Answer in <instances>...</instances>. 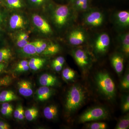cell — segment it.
<instances>
[{
  "mask_svg": "<svg viewBox=\"0 0 129 129\" xmlns=\"http://www.w3.org/2000/svg\"><path fill=\"white\" fill-rule=\"evenodd\" d=\"M85 99L84 92L79 85L72 86L68 91L65 108L68 112H73L81 106Z\"/></svg>",
  "mask_w": 129,
  "mask_h": 129,
  "instance_id": "1",
  "label": "cell"
},
{
  "mask_svg": "<svg viewBox=\"0 0 129 129\" xmlns=\"http://www.w3.org/2000/svg\"><path fill=\"white\" fill-rule=\"evenodd\" d=\"M96 82L101 92L109 99H112L115 95V84L109 75L105 72H99L97 74Z\"/></svg>",
  "mask_w": 129,
  "mask_h": 129,
  "instance_id": "2",
  "label": "cell"
},
{
  "mask_svg": "<svg viewBox=\"0 0 129 129\" xmlns=\"http://www.w3.org/2000/svg\"><path fill=\"white\" fill-rule=\"evenodd\" d=\"M72 15V10L67 5H58L53 14L54 23L58 27L64 26L69 21Z\"/></svg>",
  "mask_w": 129,
  "mask_h": 129,
  "instance_id": "3",
  "label": "cell"
},
{
  "mask_svg": "<svg viewBox=\"0 0 129 129\" xmlns=\"http://www.w3.org/2000/svg\"><path fill=\"white\" fill-rule=\"evenodd\" d=\"M108 113L105 109L96 107L89 109L81 115L79 122L81 123L104 119L107 117Z\"/></svg>",
  "mask_w": 129,
  "mask_h": 129,
  "instance_id": "4",
  "label": "cell"
},
{
  "mask_svg": "<svg viewBox=\"0 0 129 129\" xmlns=\"http://www.w3.org/2000/svg\"><path fill=\"white\" fill-rule=\"evenodd\" d=\"M104 15L98 10H91L84 16V21L86 25L91 27H98L104 22Z\"/></svg>",
  "mask_w": 129,
  "mask_h": 129,
  "instance_id": "5",
  "label": "cell"
},
{
  "mask_svg": "<svg viewBox=\"0 0 129 129\" xmlns=\"http://www.w3.org/2000/svg\"><path fill=\"white\" fill-rule=\"evenodd\" d=\"M110 42V37L107 33L99 35L95 42L94 49L96 53L98 54L105 53L109 46Z\"/></svg>",
  "mask_w": 129,
  "mask_h": 129,
  "instance_id": "6",
  "label": "cell"
},
{
  "mask_svg": "<svg viewBox=\"0 0 129 129\" xmlns=\"http://www.w3.org/2000/svg\"><path fill=\"white\" fill-rule=\"evenodd\" d=\"M86 35L84 30L78 28L72 30L69 35L68 39L70 45L78 46L81 45L85 42Z\"/></svg>",
  "mask_w": 129,
  "mask_h": 129,
  "instance_id": "7",
  "label": "cell"
},
{
  "mask_svg": "<svg viewBox=\"0 0 129 129\" xmlns=\"http://www.w3.org/2000/svg\"><path fill=\"white\" fill-rule=\"evenodd\" d=\"M32 20L36 27L43 34H49L52 32L50 25L41 16L38 14H34L32 16Z\"/></svg>",
  "mask_w": 129,
  "mask_h": 129,
  "instance_id": "8",
  "label": "cell"
},
{
  "mask_svg": "<svg viewBox=\"0 0 129 129\" xmlns=\"http://www.w3.org/2000/svg\"><path fill=\"white\" fill-rule=\"evenodd\" d=\"M74 57L77 64L81 68H84L89 63V59L85 52L80 49H76L74 51Z\"/></svg>",
  "mask_w": 129,
  "mask_h": 129,
  "instance_id": "9",
  "label": "cell"
},
{
  "mask_svg": "<svg viewBox=\"0 0 129 129\" xmlns=\"http://www.w3.org/2000/svg\"><path fill=\"white\" fill-rule=\"evenodd\" d=\"M19 94L24 97H29L33 93L32 84L28 80H22L17 83Z\"/></svg>",
  "mask_w": 129,
  "mask_h": 129,
  "instance_id": "10",
  "label": "cell"
},
{
  "mask_svg": "<svg viewBox=\"0 0 129 129\" xmlns=\"http://www.w3.org/2000/svg\"><path fill=\"white\" fill-rule=\"evenodd\" d=\"M115 22L118 26L126 28L129 25V13L127 11H120L115 15Z\"/></svg>",
  "mask_w": 129,
  "mask_h": 129,
  "instance_id": "11",
  "label": "cell"
},
{
  "mask_svg": "<svg viewBox=\"0 0 129 129\" xmlns=\"http://www.w3.org/2000/svg\"><path fill=\"white\" fill-rule=\"evenodd\" d=\"M53 94V90L48 86H42L37 89L36 92V98L41 102L47 101Z\"/></svg>",
  "mask_w": 129,
  "mask_h": 129,
  "instance_id": "12",
  "label": "cell"
},
{
  "mask_svg": "<svg viewBox=\"0 0 129 129\" xmlns=\"http://www.w3.org/2000/svg\"><path fill=\"white\" fill-rule=\"evenodd\" d=\"M25 22L23 17L18 14H14L11 16L9 20V25L12 29L22 28L24 27Z\"/></svg>",
  "mask_w": 129,
  "mask_h": 129,
  "instance_id": "13",
  "label": "cell"
},
{
  "mask_svg": "<svg viewBox=\"0 0 129 129\" xmlns=\"http://www.w3.org/2000/svg\"><path fill=\"white\" fill-rule=\"evenodd\" d=\"M57 82L56 77L50 74H44L41 76L39 78L40 84L42 86H54Z\"/></svg>",
  "mask_w": 129,
  "mask_h": 129,
  "instance_id": "14",
  "label": "cell"
},
{
  "mask_svg": "<svg viewBox=\"0 0 129 129\" xmlns=\"http://www.w3.org/2000/svg\"><path fill=\"white\" fill-rule=\"evenodd\" d=\"M111 62L116 72L118 74L122 73L123 69V58L121 55L115 54L111 58Z\"/></svg>",
  "mask_w": 129,
  "mask_h": 129,
  "instance_id": "15",
  "label": "cell"
},
{
  "mask_svg": "<svg viewBox=\"0 0 129 129\" xmlns=\"http://www.w3.org/2000/svg\"><path fill=\"white\" fill-rule=\"evenodd\" d=\"M18 99V97L12 91L4 90L0 93V102H7Z\"/></svg>",
  "mask_w": 129,
  "mask_h": 129,
  "instance_id": "16",
  "label": "cell"
},
{
  "mask_svg": "<svg viewBox=\"0 0 129 129\" xmlns=\"http://www.w3.org/2000/svg\"><path fill=\"white\" fill-rule=\"evenodd\" d=\"M46 60L44 58L39 57L32 58L28 62L29 68L34 70L37 71L44 66Z\"/></svg>",
  "mask_w": 129,
  "mask_h": 129,
  "instance_id": "17",
  "label": "cell"
},
{
  "mask_svg": "<svg viewBox=\"0 0 129 129\" xmlns=\"http://www.w3.org/2000/svg\"><path fill=\"white\" fill-rule=\"evenodd\" d=\"M43 112L45 117L49 120H52L57 116V108L55 105H50L44 109Z\"/></svg>",
  "mask_w": 129,
  "mask_h": 129,
  "instance_id": "18",
  "label": "cell"
},
{
  "mask_svg": "<svg viewBox=\"0 0 129 129\" xmlns=\"http://www.w3.org/2000/svg\"><path fill=\"white\" fill-rule=\"evenodd\" d=\"M120 41L122 44V49L125 55H128L129 54V34L124 33L120 35Z\"/></svg>",
  "mask_w": 129,
  "mask_h": 129,
  "instance_id": "19",
  "label": "cell"
},
{
  "mask_svg": "<svg viewBox=\"0 0 129 129\" xmlns=\"http://www.w3.org/2000/svg\"><path fill=\"white\" fill-rule=\"evenodd\" d=\"M21 52L26 55L32 56L37 54L34 42H29L21 48Z\"/></svg>",
  "mask_w": 129,
  "mask_h": 129,
  "instance_id": "20",
  "label": "cell"
},
{
  "mask_svg": "<svg viewBox=\"0 0 129 129\" xmlns=\"http://www.w3.org/2000/svg\"><path fill=\"white\" fill-rule=\"evenodd\" d=\"M60 51V47L57 44H53L47 45L46 48L42 54L45 55H52L57 53Z\"/></svg>",
  "mask_w": 129,
  "mask_h": 129,
  "instance_id": "21",
  "label": "cell"
},
{
  "mask_svg": "<svg viewBox=\"0 0 129 129\" xmlns=\"http://www.w3.org/2000/svg\"><path fill=\"white\" fill-rule=\"evenodd\" d=\"M39 114V110L34 107L28 109L24 112V116L29 121H32L36 118Z\"/></svg>",
  "mask_w": 129,
  "mask_h": 129,
  "instance_id": "22",
  "label": "cell"
},
{
  "mask_svg": "<svg viewBox=\"0 0 129 129\" xmlns=\"http://www.w3.org/2000/svg\"><path fill=\"white\" fill-rule=\"evenodd\" d=\"M11 56V52L9 48H3L0 50V62L7 61Z\"/></svg>",
  "mask_w": 129,
  "mask_h": 129,
  "instance_id": "23",
  "label": "cell"
},
{
  "mask_svg": "<svg viewBox=\"0 0 129 129\" xmlns=\"http://www.w3.org/2000/svg\"><path fill=\"white\" fill-rule=\"evenodd\" d=\"M29 68L28 62L27 60H23L19 63L15 68L14 71L19 73L27 72Z\"/></svg>",
  "mask_w": 129,
  "mask_h": 129,
  "instance_id": "24",
  "label": "cell"
},
{
  "mask_svg": "<svg viewBox=\"0 0 129 129\" xmlns=\"http://www.w3.org/2000/svg\"><path fill=\"white\" fill-rule=\"evenodd\" d=\"M62 76L65 80H72L75 77V73L71 69L67 68L63 70Z\"/></svg>",
  "mask_w": 129,
  "mask_h": 129,
  "instance_id": "25",
  "label": "cell"
},
{
  "mask_svg": "<svg viewBox=\"0 0 129 129\" xmlns=\"http://www.w3.org/2000/svg\"><path fill=\"white\" fill-rule=\"evenodd\" d=\"M8 7L13 9H19L23 6L21 0H5Z\"/></svg>",
  "mask_w": 129,
  "mask_h": 129,
  "instance_id": "26",
  "label": "cell"
},
{
  "mask_svg": "<svg viewBox=\"0 0 129 129\" xmlns=\"http://www.w3.org/2000/svg\"><path fill=\"white\" fill-rule=\"evenodd\" d=\"M129 127V118L128 115L120 119L118 122L115 128L117 129H127Z\"/></svg>",
  "mask_w": 129,
  "mask_h": 129,
  "instance_id": "27",
  "label": "cell"
},
{
  "mask_svg": "<svg viewBox=\"0 0 129 129\" xmlns=\"http://www.w3.org/2000/svg\"><path fill=\"white\" fill-rule=\"evenodd\" d=\"M107 127V124L104 122H96L90 124L88 128L91 129H105Z\"/></svg>",
  "mask_w": 129,
  "mask_h": 129,
  "instance_id": "28",
  "label": "cell"
},
{
  "mask_svg": "<svg viewBox=\"0 0 129 129\" xmlns=\"http://www.w3.org/2000/svg\"><path fill=\"white\" fill-rule=\"evenodd\" d=\"M12 82V78L9 76H6L0 79V87L9 85Z\"/></svg>",
  "mask_w": 129,
  "mask_h": 129,
  "instance_id": "29",
  "label": "cell"
},
{
  "mask_svg": "<svg viewBox=\"0 0 129 129\" xmlns=\"http://www.w3.org/2000/svg\"><path fill=\"white\" fill-rule=\"evenodd\" d=\"M121 85L122 88L124 89H129V74H126V75L124 76V78L122 80Z\"/></svg>",
  "mask_w": 129,
  "mask_h": 129,
  "instance_id": "30",
  "label": "cell"
},
{
  "mask_svg": "<svg viewBox=\"0 0 129 129\" xmlns=\"http://www.w3.org/2000/svg\"><path fill=\"white\" fill-rule=\"evenodd\" d=\"M29 42L28 41V40L23 39L18 37L17 38L16 43L17 46L20 48H22Z\"/></svg>",
  "mask_w": 129,
  "mask_h": 129,
  "instance_id": "31",
  "label": "cell"
},
{
  "mask_svg": "<svg viewBox=\"0 0 129 129\" xmlns=\"http://www.w3.org/2000/svg\"><path fill=\"white\" fill-rule=\"evenodd\" d=\"M122 109L124 112H127L129 110V95L127 96L125 99L123 105H122Z\"/></svg>",
  "mask_w": 129,
  "mask_h": 129,
  "instance_id": "32",
  "label": "cell"
},
{
  "mask_svg": "<svg viewBox=\"0 0 129 129\" xmlns=\"http://www.w3.org/2000/svg\"><path fill=\"white\" fill-rule=\"evenodd\" d=\"M65 62L64 58L62 56H59L57 57L52 61V64H59L63 65Z\"/></svg>",
  "mask_w": 129,
  "mask_h": 129,
  "instance_id": "33",
  "label": "cell"
},
{
  "mask_svg": "<svg viewBox=\"0 0 129 129\" xmlns=\"http://www.w3.org/2000/svg\"><path fill=\"white\" fill-rule=\"evenodd\" d=\"M2 107L5 109L10 112L12 113L13 111V108L11 104L7 102L3 103L2 106Z\"/></svg>",
  "mask_w": 129,
  "mask_h": 129,
  "instance_id": "34",
  "label": "cell"
},
{
  "mask_svg": "<svg viewBox=\"0 0 129 129\" xmlns=\"http://www.w3.org/2000/svg\"><path fill=\"white\" fill-rule=\"evenodd\" d=\"M46 0H29L32 5L35 6H40L44 5Z\"/></svg>",
  "mask_w": 129,
  "mask_h": 129,
  "instance_id": "35",
  "label": "cell"
},
{
  "mask_svg": "<svg viewBox=\"0 0 129 129\" xmlns=\"http://www.w3.org/2000/svg\"><path fill=\"white\" fill-rule=\"evenodd\" d=\"M23 109V107L22 105H19L18 106H17V108H16V110L14 111V114H14V118L15 119H17L19 114L21 112L22 109Z\"/></svg>",
  "mask_w": 129,
  "mask_h": 129,
  "instance_id": "36",
  "label": "cell"
},
{
  "mask_svg": "<svg viewBox=\"0 0 129 129\" xmlns=\"http://www.w3.org/2000/svg\"><path fill=\"white\" fill-rule=\"evenodd\" d=\"M10 128V125L7 123L0 121V129H8Z\"/></svg>",
  "mask_w": 129,
  "mask_h": 129,
  "instance_id": "37",
  "label": "cell"
},
{
  "mask_svg": "<svg viewBox=\"0 0 129 129\" xmlns=\"http://www.w3.org/2000/svg\"><path fill=\"white\" fill-rule=\"evenodd\" d=\"M39 42L40 47L41 49V51H42V52L46 48L47 46V44L45 42L41 41H39Z\"/></svg>",
  "mask_w": 129,
  "mask_h": 129,
  "instance_id": "38",
  "label": "cell"
},
{
  "mask_svg": "<svg viewBox=\"0 0 129 129\" xmlns=\"http://www.w3.org/2000/svg\"><path fill=\"white\" fill-rule=\"evenodd\" d=\"M1 112L3 115L6 117L10 116L12 114V113L10 112L9 111L2 107L1 108Z\"/></svg>",
  "mask_w": 129,
  "mask_h": 129,
  "instance_id": "39",
  "label": "cell"
},
{
  "mask_svg": "<svg viewBox=\"0 0 129 129\" xmlns=\"http://www.w3.org/2000/svg\"><path fill=\"white\" fill-rule=\"evenodd\" d=\"M34 44L36 52L37 54H40L42 53V51H41L40 47L39 44V41H37L34 42Z\"/></svg>",
  "mask_w": 129,
  "mask_h": 129,
  "instance_id": "40",
  "label": "cell"
},
{
  "mask_svg": "<svg viewBox=\"0 0 129 129\" xmlns=\"http://www.w3.org/2000/svg\"><path fill=\"white\" fill-rule=\"evenodd\" d=\"M52 66L55 71L59 72L62 69L63 65L59 64H52Z\"/></svg>",
  "mask_w": 129,
  "mask_h": 129,
  "instance_id": "41",
  "label": "cell"
},
{
  "mask_svg": "<svg viewBox=\"0 0 129 129\" xmlns=\"http://www.w3.org/2000/svg\"><path fill=\"white\" fill-rule=\"evenodd\" d=\"M24 117H25V116H24V111L23 109H22L21 112L19 114L17 119L19 120H23L24 119Z\"/></svg>",
  "mask_w": 129,
  "mask_h": 129,
  "instance_id": "42",
  "label": "cell"
},
{
  "mask_svg": "<svg viewBox=\"0 0 129 129\" xmlns=\"http://www.w3.org/2000/svg\"><path fill=\"white\" fill-rule=\"evenodd\" d=\"M18 37L25 40H28L29 38L28 35L25 33H21L18 35Z\"/></svg>",
  "mask_w": 129,
  "mask_h": 129,
  "instance_id": "43",
  "label": "cell"
},
{
  "mask_svg": "<svg viewBox=\"0 0 129 129\" xmlns=\"http://www.w3.org/2000/svg\"><path fill=\"white\" fill-rule=\"evenodd\" d=\"M6 68V65L4 63L0 62V74L4 72Z\"/></svg>",
  "mask_w": 129,
  "mask_h": 129,
  "instance_id": "44",
  "label": "cell"
},
{
  "mask_svg": "<svg viewBox=\"0 0 129 129\" xmlns=\"http://www.w3.org/2000/svg\"><path fill=\"white\" fill-rule=\"evenodd\" d=\"M69 1L70 2V3H73L75 1V0H69Z\"/></svg>",
  "mask_w": 129,
  "mask_h": 129,
  "instance_id": "45",
  "label": "cell"
},
{
  "mask_svg": "<svg viewBox=\"0 0 129 129\" xmlns=\"http://www.w3.org/2000/svg\"><path fill=\"white\" fill-rule=\"evenodd\" d=\"M2 17L1 15L0 14V24L1 23L2 21Z\"/></svg>",
  "mask_w": 129,
  "mask_h": 129,
  "instance_id": "46",
  "label": "cell"
},
{
  "mask_svg": "<svg viewBox=\"0 0 129 129\" xmlns=\"http://www.w3.org/2000/svg\"><path fill=\"white\" fill-rule=\"evenodd\" d=\"M1 0H0V4H1Z\"/></svg>",
  "mask_w": 129,
  "mask_h": 129,
  "instance_id": "47",
  "label": "cell"
}]
</instances>
